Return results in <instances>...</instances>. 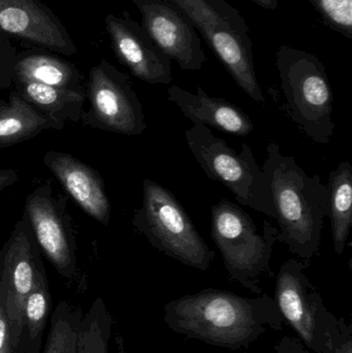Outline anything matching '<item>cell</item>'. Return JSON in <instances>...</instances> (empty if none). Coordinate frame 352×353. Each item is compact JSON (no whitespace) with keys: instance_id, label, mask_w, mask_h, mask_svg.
Wrapping results in <instances>:
<instances>
[{"instance_id":"6da1fadb","label":"cell","mask_w":352,"mask_h":353,"mask_svg":"<svg viewBox=\"0 0 352 353\" xmlns=\"http://www.w3.org/2000/svg\"><path fill=\"white\" fill-rule=\"evenodd\" d=\"M163 311V321L174 333L229 350H247L266 332L283 327L274 299L264 292L248 298L205 288L172 300Z\"/></svg>"},{"instance_id":"7a4b0ae2","label":"cell","mask_w":352,"mask_h":353,"mask_svg":"<svg viewBox=\"0 0 352 353\" xmlns=\"http://www.w3.org/2000/svg\"><path fill=\"white\" fill-rule=\"evenodd\" d=\"M278 222L277 241L306 263L320 251L328 188L320 176H309L293 157H284L276 143L267 147L262 167Z\"/></svg>"},{"instance_id":"3957f363","label":"cell","mask_w":352,"mask_h":353,"mask_svg":"<svg viewBox=\"0 0 352 353\" xmlns=\"http://www.w3.org/2000/svg\"><path fill=\"white\" fill-rule=\"evenodd\" d=\"M211 214V236L220 250L229 279L260 296L262 280L273 277L271 259L278 228L265 220L260 234L251 216L227 199L212 205Z\"/></svg>"},{"instance_id":"277c9868","label":"cell","mask_w":352,"mask_h":353,"mask_svg":"<svg viewBox=\"0 0 352 353\" xmlns=\"http://www.w3.org/2000/svg\"><path fill=\"white\" fill-rule=\"evenodd\" d=\"M191 21L236 84L256 103H264L254 64L249 27L225 0H171Z\"/></svg>"},{"instance_id":"5b68a950","label":"cell","mask_w":352,"mask_h":353,"mask_svg":"<svg viewBox=\"0 0 352 353\" xmlns=\"http://www.w3.org/2000/svg\"><path fill=\"white\" fill-rule=\"evenodd\" d=\"M276 66L287 115L313 142L329 144L335 130L333 93L322 62L313 54L282 46Z\"/></svg>"},{"instance_id":"8992f818","label":"cell","mask_w":352,"mask_h":353,"mask_svg":"<svg viewBox=\"0 0 352 353\" xmlns=\"http://www.w3.org/2000/svg\"><path fill=\"white\" fill-rule=\"evenodd\" d=\"M132 225L151 246L179 263L205 272L215 252L200 236L175 195L154 181L143 183V203L134 212Z\"/></svg>"},{"instance_id":"52a82bcc","label":"cell","mask_w":352,"mask_h":353,"mask_svg":"<svg viewBox=\"0 0 352 353\" xmlns=\"http://www.w3.org/2000/svg\"><path fill=\"white\" fill-rule=\"evenodd\" d=\"M185 138L209 179L225 185L241 205L275 219L268 180L249 145H242L241 152H237L211 128L198 124L186 130Z\"/></svg>"},{"instance_id":"ba28073f","label":"cell","mask_w":352,"mask_h":353,"mask_svg":"<svg viewBox=\"0 0 352 353\" xmlns=\"http://www.w3.org/2000/svg\"><path fill=\"white\" fill-rule=\"evenodd\" d=\"M309 263L291 259L276 277L274 301L283 321L313 353H324L329 333L338 317L324 306L318 288L306 275Z\"/></svg>"},{"instance_id":"9c48e42d","label":"cell","mask_w":352,"mask_h":353,"mask_svg":"<svg viewBox=\"0 0 352 353\" xmlns=\"http://www.w3.org/2000/svg\"><path fill=\"white\" fill-rule=\"evenodd\" d=\"M88 108L83 124L124 136H141L147 130L142 103L130 79L103 60L91 68L87 85Z\"/></svg>"},{"instance_id":"30bf717a","label":"cell","mask_w":352,"mask_h":353,"mask_svg":"<svg viewBox=\"0 0 352 353\" xmlns=\"http://www.w3.org/2000/svg\"><path fill=\"white\" fill-rule=\"evenodd\" d=\"M0 255V304L10 323L16 352L25 301L34 288L39 273L45 270L39 245L26 218L17 222Z\"/></svg>"},{"instance_id":"8fae6325","label":"cell","mask_w":352,"mask_h":353,"mask_svg":"<svg viewBox=\"0 0 352 353\" xmlns=\"http://www.w3.org/2000/svg\"><path fill=\"white\" fill-rule=\"evenodd\" d=\"M142 14V27L153 43L183 70H200L206 62L196 29L171 0H130Z\"/></svg>"},{"instance_id":"7c38bea8","label":"cell","mask_w":352,"mask_h":353,"mask_svg":"<svg viewBox=\"0 0 352 353\" xmlns=\"http://www.w3.org/2000/svg\"><path fill=\"white\" fill-rule=\"evenodd\" d=\"M65 205L52 195L49 186H39L28 195L25 218L28 221L39 250L49 259L58 274L66 279L78 275L76 244L66 215Z\"/></svg>"},{"instance_id":"4fadbf2b","label":"cell","mask_w":352,"mask_h":353,"mask_svg":"<svg viewBox=\"0 0 352 353\" xmlns=\"http://www.w3.org/2000/svg\"><path fill=\"white\" fill-rule=\"evenodd\" d=\"M105 26L116 57L132 76L148 84H171V60L157 48L141 25L107 14Z\"/></svg>"},{"instance_id":"5bb4252c","label":"cell","mask_w":352,"mask_h":353,"mask_svg":"<svg viewBox=\"0 0 352 353\" xmlns=\"http://www.w3.org/2000/svg\"><path fill=\"white\" fill-rule=\"evenodd\" d=\"M0 30L66 55L76 53L63 27L37 0H0Z\"/></svg>"},{"instance_id":"9a60e30c","label":"cell","mask_w":352,"mask_h":353,"mask_svg":"<svg viewBox=\"0 0 352 353\" xmlns=\"http://www.w3.org/2000/svg\"><path fill=\"white\" fill-rule=\"evenodd\" d=\"M43 161L85 213L103 225L110 223L111 203L103 179L93 168L58 151L45 153Z\"/></svg>"},{"instance_id":"2e32d148","label":"cell","mask_w":352,"mask_h":353,"mask_svg":"<svg viewBox=\"0 0 352 353\" xmlns=\"http://www.w3.org/2000/svg\"><path fill=\"white\" fill-rule=\"evenodd\" d=\"M167 97L194 124L239 137L253 132V122L243 110L225 99L210 97L200 87L192 93L174 85L167 89Z\"/></svg>"},{"instance_id":"e0dca14e","label":"cell","mask_w":352,"mask_h":353,"mask_svg":"<svg viewBox=\"0 0 352 353\" xmlns=\"http://www.w3.org/2000/svg\"><path fill=\"white\" fill-rule=\"evenodd\" d=\"M14 92L37 112L58 123L81 121L86 94L84 91L57 88L39 83L14 81Z\"/></svg>"},{"instance_id":"ac0fdd59","label":"cell","mask_w":352,"mask_h":353,"mask_svg":"<svg viewBox=\"0 0 352 353\" xmlns=\"http://www.w3.org/2000/svg\"><path fill=\"white\" fill-rule=\"evenodd\" d=\"M64 128L37 112L14 91L10 92L8 103L0 105V149L30 140L45 130Z\"/></svg>"},{"instance_id":"d6986e66","label":"cell","mask_w":352,"mask_h":353,"mask_svg":"<svg viewBox=\"0 0 352 353\" xmlns=\"http://www.w3.org/2000/svg\"><path fill=\"white\" fill-rule=\"evenodd\" d=\"M328 210L332 225L333 243L337 255L344 252L352 225V167L343 161L329 174Z\"/></svg>"},{"instance_id":"ffe728a7","label":"cell","mask_w":352,"mask_h":353,"mask_svg":"<svg viewBox=\"0 0 352 353\" xmlns=\"http://www.w3.org/2000/svg\"><path fill=\"white\" fill-rule=\"evenodd\" d=\"M52 298L45 271H41L25 301L22 330L14 353H41V342L49 317Z\"/></svg>"},{"instance_id":"44dd1931","label":"cell","mask_w":352,"mask_h":353,"mask_svg":"<svg viewBox=\"0 0 352 353\" xmlns=\"http://www.w3.org/2000/svg\"><path fill=\"white\" fill-rule=\"evenodd\" d=\"M14 81H27L57 88L83 91L81 88V76L74 66L63 60L43 54L26 56L16 62L14 65Z\"/></svg>"},{"instance_id":"7402d4cb","label":"cell","mask_w":352,"mask_h":353,"mask_svg":"<svg viewBox=\"0 0 352 353\" xmlns=\"http://www.w3.org/2000/svg\"><path fill=\"white\" fill-rule=\"evenodd\" d=\"M113 319L103 299L97 298L83 315L76 353H109Z\"/></svg>"},{"instance_id":"603a6c76","label":"cell","mask_w":352,"mask_h":353,"mask_svg":"<svg viewBox=\"0 0 352 353\" xmlns=\"http://www.w3.org/2000/svg\"><path fill=\"white\" fill-rule=\"evenodd\" d=\"M83 313L66 302H60L51 315V327L43 353H76Z\"/></svg>"},{"instance_id":"cb8c5ba5","label":"cell","mask_w":352,"mask_h":353,"mask_svg":"<svg viewBox=\"0 0 352 353\" xmlns=\"http://www.w3.org/2000/svg\"><path fill=\"white\" fill-rule=\"evenodd\" d=\"M328 26L352 39V0H309Z\"/></svg>"},{"instance_id":"d4e9b609","label":"cell","mask_w":352,"mask_h":353,"mask_svg":"<svg viewBox=\"0 0 352 353\" xmlns=\"http://www.w3.org/2000/svg\"><path fill=\"white\" fill-rule=\"evenodd\" d=\"M324 353H352V323L338 319L331 330Z\"/></svg>"},{"instance_id":"484cf974","label":"cell","mask_w":352,"mask_h":353,"mask_svg":"<svg viewBox=\"0 0 352 353\" xmlns=\"http://www.w3.org/2000/svg\"><path fill=\"white\" fill-rule=\"evenodd\" d=\"M0 353H14L10 323L1 304H0Z\"/></svg>"},{"instance_id":"4316f807","label":"cell","mask_w":352,"mask_h":353,"mask_svg":"<svg viewBox=\"0 0 352 353\" xmlns=\"http://www.w3.org/2000/svg\"><path fill=\"white\" fill-rule=\"evenodd\" d=\"M274 352L275 353H313L304 345L299 338L289 337V336L281 338L280 341L275 346Z\"/></svg>"},{"instance_id":"83f0119b","label":"cell","mask_w":352,"mask_h":353,"mask_svg":"<svg viewBox=\"0 0 352 353\" xmlns=\"http://www.w3.org/2000/svg\"><path fill=\"white\" fill-rule=\"evenodd\" d=\"M14 65L0 57V87L8 88L14 83Z\"/></svg>"},{"instance_id":"f1b7e54d","label":"cell","mask_w":352,"mask_h":353,"mask_svg":"<svg viewBox=\"0 0 352 353\" xmlns=\"http://www.w3.org/2000/svg\"><path fill=\"white\" fill-rule=\"evenodd\" d=\"M18 173L14 170L0 169V191L12 186L18 181Z\"/></svg>"},{"instance_id":"f546056e","label":"cell","mask_w":352,"mask_h":353,"mask_svg":"<svg viewBox=\"0 0 352 353\" xmlns=\"http://www.w3.org/2000/svg\"><path fill=\"white\" fill-rule=\"evenodd\" d=\"M265 10H276L278 8V0H251Z\"/></svg>"},{"instance_id":"4dcf8cb0","label":"cell","mask_w":352,"mask_h":353,"mask_svg":"<svg viewBox=\"0 0 352 353\" xmlns=\"http://www.w3.org/2000/svg\"><path fill=\"white\" fill-rule=\"evenodd\" d=\"M117 353H127L125 350V346H124L123 338L121 336L117 338Z\"/></svg>"},{"instance_id":"1f68e13d","label":"cell","mask_w":352,"mask_h":353,"mask_svg":"<svg viewBox=\"0 0 352 353\" xmlns=\"http://www.w3.org/2000/svg\"><path fill=\"white\" fill-rule=\"evenodd\" d=\"M4 103H6V101H1V99H0V105H3Z\"/></svg>"}]
</instances>
